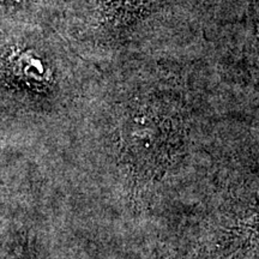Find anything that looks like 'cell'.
<instances>
[{
	"label": "cell",
	"mask_w": 259,
	"mask_h": 259,
	"mask_svg": "<svg viewBox=\"0 0 259 259\" xmlns=\"http://www.w3.org/2000/svg\"><path fill=\"white\" fill-rule=\"evenodd\" d=\"M3 3H10V4H17V3L23 2V0H0Z\"/></svg>",
	"instance_id": "cell-2"
},
{
	"label": "cell",
	"mask_w": 259,
	"mask_h": 259,
	"mask_svg": "<svg viewBox=\"0 0 259 259\" xmlns=\"http://www.w3.org/2000/svg\"><path fill=\"white\" fill-rule=\"evenodd\" d=\"M12 73L24 82L47 84L52 82L53 71L46 60L32 50H19L10 56Z\"/></svg>",
	"instance_id": "cell-1"
}]
</instances>
